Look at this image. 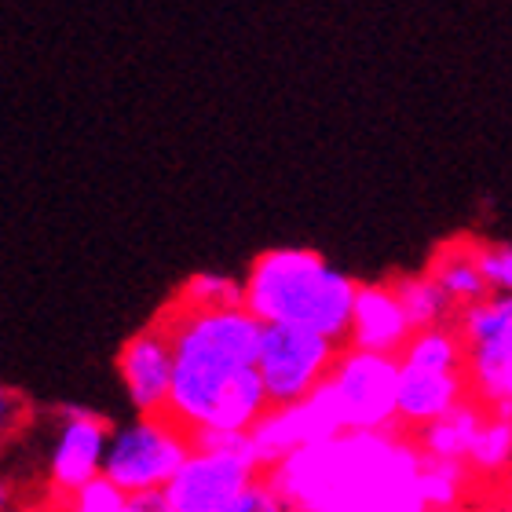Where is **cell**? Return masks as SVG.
Returning a JSON list of instances; mask_svg holds the SVG:
<instances>
[{
  "instance_id": "obj_1",
  "label": "cell",
  "mask_w": 512,
  "mask_h": 512,
  "mask_svg": "<svg viewBox=\"0 0 512 512\" xmlns=\"http://www.w3.org/2000/svg\"><path fill=\"white\" fill-rule=\"evenodd\" d=\"M421 450L399 428L337 432L264 469L286 512H428L417 487Z\"/></svg>"
},
{
  "instance_id": "obj_2",
  "label": "cell",
  "mask_w": 512,
  "mask_h": 512,
  "mask_svg": "<svg viewBox=\"0 0 512 512\" xmlns=\"http://www.w3.org/2000/svg\"><path fill=\"white\" fill-rule=\"evenodd\" d=\"M154 319L169 330L172 377L161 414L183 432L209 425L216 403L238 370L253 366L260 326L242 304L235 308H183L169 300Z\"/></svg>"
},
{
  "instance_id": "obj_3",
  "label": "cell",
  "mask_w": 512,
  "mask_h": 512,
  "mask_svg": "<svg viewBox=\"0 0 512 512\" xmlns=\"http://www.w3.org/2000/svg\"><path fill=\"white\" fill-rule=\"evenodd\" d=\"M355 278L333 271L315 249H267L242 282V308L260 322L304 326L344 348Z\"/></svg>"
},
{
  "instance_id": "obj_4",
  "label": "cell",
  "mask_w": 512,
  "mask_h": 512,
  "mask_svg": "<svg viewBox=\"0 0 512 512\" xmlns=\"http://www.w3.org/2000/svg\"><path fill=\"white\" fill-rule=\"evenodd\" d=\"M395 381L399 355L363 352L344 344L322 384L344 432H384L395 428Z\"/></svg>"
},
{
  "instance_id": "obj_5",
  "label": "cell",
  "mask_w": 512,
  "mask_h": 512,
  "mask_svg": "<svg viewBox=\"0 0 512 512\" xmlns=\"http://www.w3.org/2000/svg\"><path fill=\"white\" fill-rule=\"evenodd\" d=\"M341 344L322 337L304 326H282V322H264L260 341H256V374L264 384L267 406L297 403L311 388H319L330 374L333 359Z\"/></svg>"
},
{
  "instance_id": "obj_6",
  "label": "cell",
  "mask_w": 512,
  "mask_h": 512,
  "mask_svg": "<svg viewBox=\"0 0 512 512\" xmlns=\"http://www.w3.org/2000/svg\"><path fill=\"white\" fill-rule=\"evenodd\" d=\"M187 450L191 443L180 425H172L165 414H150L121 432H110L99 472L121 494L161 491L172 472L180 469V461L187 458Z\"/></svg>"
},
{
  "instance_id": "obj_7",
  "label": "cell",
  "mask_w": 512,
  "mask_h": 512,
  "mask_svg": "<svg viewBox=\"0 0 512 512\" xmlns=\"http://www.w3.org/2000/svg\"><path fill=\"white\" fill-rule=\"evenodd\" d=\"M253 450H198L191 447L180 469L161 487L172 512H224L260 476Z\"/></svg>"
},
{
  "instance_id": "obj_8",
  "label": "cell",
  "mask_w": 512,
  "mask_h": 512,
  "mask_svg": "<svg viewBox=\"0 0 512 512\" xmlns=\"http://www.w3.org/2000/svg\"><path fill=\"white\" fill-rule=\"evenodd\" d=\"M344 432L337 414H333V403L326 395V384L311 388L304 399L286 406H267L264 414L249 425V450L253 458L260 461V469L275 465L278 458H286L289 450L308 447V443H319V439H330Z\"/></svg>"
},
{
  "instance_id": "obj_9",
  "label": "cell",
  "mask_w": 512,
  "mask_h": 512,
  "mask_svg": "<svg viewBox=\"0 0 512 512\" xmlns=\"http://www.w3.org/2000/svg\"><path fill=\"white\" fill-rule=\"evenodd\" d=\"M110 432L114 428L107 417L81 410V406H66L63 428H59L52 461H48V498H66L77 487H85L92 476H99Z\"/></svg>"
},
{
  "instance_id": "obj_10",
  "label": "cell",
  "mask_w": 512,
  "mask_h": 512,
  "mask_svg": "<svg viewBox=\"0 0 512 512\" xmlns=\"http://www.w3.org/2000/svg\"><path fill=\"white\" fill-rule=\"evenodd\" d=\"M118 374L139 417L165 410L169 377H172V344H169V330L158 319L125 341V348L118 355Z\"/></svg>"
},
{
  "instance_id": "obj_11",
  "label": "cell",
  "mask_w": 512,
  "mask_h": 512,
  "mask_svg": "<svg viewBox=\"0 0 512 512\" xmlns=\"http://www.w3.org/2000/svg\"><path fill=\"white\" fill-rule=\"evenodd\" d=\"M410 333H414V326L406 319L392 282H355L348 337H344L348 348L399 355L403 344L410 341Z\"/></svg>"
},
{
  "instance_id": "obj_12",
  "label": "cell",
  "mask_w": 512,
  "mask_h": 512,
  "mask_svg": "<svg viewBox=\"0 0 512 512\" xmlns=\"http://www.w3.org/2000/svg\"><path fill=\"white\" fill-rule=\"evenodd\" d=\"M469 399L465 370H421L399 363L395 381V428L414 436L417 428L443 417L447 410Z\"/></svg>"
},
{
  "instance_id": "obj_13",
  "label": "cell",
  "mask_w": 512,
  "mask_h": 512,
  "mask_svg": "<svg viewBox=\"0 0 512 512\" xmlns=\"http://www.w3.org/2000/svg\"><path fill=\"white\" fill-rule=\"evenodd\" d=\"M465 381L476 403L512 417V333L465 344Z\"/></svg>"
},
{
  "instance_id": "obj_14",
  "label": "cell",
  "mask_w": 512,
  "mask_h": 512,
  "mask_svg": "<svg viewBox=\"0 0 512 512\" xmlns=\"http://www.w3.org/2000/svg\"><path fill=\"white\" fill-rule=\"evenodd\" d=\"M425 275L447 293L454 308H465V304L483 300L491 293L480 275V264H476V238L469 235H458L450 238V242H443V246H436Z\"/></svg>"
},
{
  "instance_id": "obj_15",
  "label": "cell",
  "mask_w": 512,
  "mask_h": 512,
  "mask_svg": "<svg viewBox=\"0 0 512 512\" xmlns=\"http://www.w3.org/2000/svg\"><path fill=\"white\" fill-rule=\"evenodd\" d=\"M491 414L483 403H476V399H461L454 410H447L443 417H436V421H428V425H421L414 432V443L417 450L425 454V458H461L465 461V454H469V443L472 436H476V428L483 425V417Z\"/></svg>"
},
{
  "instance_id": "obj_16",
  "label": "cell",
  "mask_w": 512,
  "mask_h": 512,
  "mask_svg": "<svg viewBox=\"0 0 512 512\" xmlns=\"http://www.w3.org/2000/svg\"><path fill=\"white\" fill-rule=\"evenodd\" d=\"M421 502L432 512H461L469 505V494L476 487V476L461 458H425L421 454V472H417Z\"/></svg>"
},
{
  "instance_id": "obj_17",
  "label": "cell",
  "mask_w": 512,
  "mask_h": 512,
  "mask_svg": "<svg viewBox=\"0 0 512 512\" xmlns=\"http://www.w3.org/2000/svg\"><path fill=\"white\" fill-rule=\"evenodd\" d=\"M509 458H512V417L487 414L483 425L476 428V436H472L465 465L476 476V483H498L509 472Z\"/></svg>"
},
{
  "instance_id": "obj_18",
  "label": "cell",
  "mask_w": 512,
  "mask_h": 512,
  "mask_svg": "<svg viewBox=\"0 0 512 512\" xmlns=\"http://www.w3.org/2000/svg\"><path fill=\"white\" fill-rule=\"evenodd\" d=\"M264 410H267V395H264V384H260V374H256V366H246V370H238V374L231 377V384L224 388L213 417H209V428L249 432V425H253Z\"/></svg>"
},
{
  "instance_id": "obj_19",
  "label": "cell",
  "mask_w": 512,
  "mask_h": 512,
  "mask_svg": "<svg viewBox=\"0 0 512 512\" xmlns=\"http://www.w3.org/2000/svg\"><path fill=\"white\" fill-rule=\"evenodd\" d=\"M403 366H421V370H465V344H461L454 322H439L414 330L410 341L399 352Z\"/></svg>"
},
{
  "instance_id": "obj_20",
  "label": "cell",
  "mask_w": 512,
  "mask_h": 512,
  "mask_svg": "<svg viewBox=\"0 0 512 512\" xmlns=\"http://www.w3.org/2000/svg\"><path fill=\"white\" fill-rule=\"evenodd\" d=\"M395 289V297L403 304L406 319L414 330H425V326H439V322H454V304L443 289L432 282L428 275H395L388 278Z\"/></svg>"
},
{
  "instance_id": "obj_21",
  "label": "cell",
  "mask_w": 512,
  "mask_h": 512,
  "mask_svg": "<svg viewBox=\"0 0 512 512\" xmlns=\"http://www.w3.org/2000/svg\"><path fill=\"white\" fill-rule=\"evenodd\" d=\"M172 300L183 304V308H235V304H242V286L235 278L202 271V275L187 278Z\"/></svg>"
},
{
  "instance_id": "obj_22",
  "label": "cell",
  "mask_w": 512,
  "mask_h": 512,
  "mask_svg": "<svg viewBox=\"0 0 512 512\" xmlns=\"http://www.w3.org/2000/svg\"><path fill=\"white\" fill-rule=\"evenodd\" d=\"M59 512H125V494L99 472L66 498H52Z\"/></svg>"
},
{
  "instance_id": "obj_23",
  "label": "cell",
  "mask_w": 512,
  "mask_h": 512,
  "mask_svg": "<svg viewBox=\"0 0 512 512\" xmlns=\"http://www.w3.org/2000/svg\"><path fill=\"white\" fill-rule=\"evenodd\" d=\"M476 264L491 293H509L512 286V249L502 242H480L476 238Z\"/></svg>"
},
{
  "instance_id": "obj_24",
  "label": "cell",
  "mask_w": 512,
  "mask_h": 512,
  "mask_svg": "<svg viewBox=\"0 0 512 512\" xmlns=\"http://www.w3.org/2000/svg\"><path fill=\"white\" fill-rule=\"evenodd\" d=\"M30 414V406L22 395H15L11 388H0V436H8L22 425V417Z\"/></svg>"
},
{
  "instance_id": "obj_25",
  "label": "cell",
  "mask_w": 512,
  "mask_h": 512,
  "mask_svg": "<svg viewBox=\"0 0 512 512\" xmlns=\"http://www.w3.org/2000/svg\"><path fill=\"white\" fill-rule=\"evenodd\" d=\"M125 512H172V505L161 491H139L125 494Z\"/></svg>"
},
{
  "instance_id": "obj_26",
  "label": "cell",
  "mask_w": 512,
  "mask_h": 512,
  "mask_svg": "<svg viewBox=\"0 0 512 512\" xmlns=\"http://www.w3.org/2000/svg\"><path fill=\"white\" fill-rule=\"evenodd\" d=\"M11 502H15V491L8 480H0V512H11Z\"/></svg>"
},
{
  "instance_id": "obj_27",
  "label": "cell",
  "mask_w": 512,
  "mask_h": 512,
  "mask_svg": "<svg viewBox=\"0 0 512 512\" xmlns=\"http://www.w3.org/2000/svg\"><path fill=\"white\" fill-rule=\"evenodd\" d=\"M26 512H59V509H55V502H52V498H48V502H44V505H37V509H26Z\"/></svg>"
},
{
  "instance_id": "obj_28",
  "label": "cell",
  "mask_w": 512,
  "mask_h": 512,
  "mask_svg": "<svg viewBox=\"0 0 512 512\" xmlns=\"http://www.w3.org/2000/svg\"><path fill=\"white\" fill-rule=\"evenodd\" d=\"M428 512H432V509H428Z\"/></svg>"
}]
</instances>
